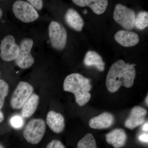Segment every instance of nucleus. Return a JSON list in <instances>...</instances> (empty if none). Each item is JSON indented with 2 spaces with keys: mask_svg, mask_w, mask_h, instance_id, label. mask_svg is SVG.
I'll list each match as a JSON object with an SVG mask.
<instances>
[{
  "mask_svg": "<svg viewBox=\"0 0 148 148\" xmlns=\"http://www.w3.org/2000/svg\"><path fill=\"white\" fill-rule=\"evenodd\" d=\"M135 64L125 63L119 60L111 66L107 74L106 84L110 92H116L121 86L130 88L134 83L136 71Z\"/></svg>",
  "mask_w": 148,
  "mask_h": 148,
  "instance_id": "nucleus-1",
  "label": "nucleus"
},
{
  "mask_svg": "<svg viewBox=\"0 0 148 148\" xmlns=\"http://www.w3.org/2000/svg\"><path fill=\"white\" fill-rule=\"evenodd\" d=\"M63 87L64 91L74 94L76 103L80 106H84L91 98L90 80L81 74L73 73L66 77Z\"/></svg>",
  "mask_w": 148,
  "mask_h": 148,
  "instance_id": "nucleus-2",
  "label": "nucleus"
},
{
  "mask_svg": "<svg viewBox=\"0 0 148 148\" xmlns=\"http://www.w3.org/2000/svg\"><path fill=\"white\" fill-rule=\"evenodd\" d=\"M46 130L45 121L41 119H35L29 122L25 127L23 135L27 142L36 145L40 142Z\"/></svg>",
  "mask_w": 148,
  "mask_h": 148,
  "instance_id": "nucleus-3",
  "label": "nucleus"
},
{
  "mask_svg": "<svg viewBox=\"0 0 148 148\" xmlns=\"http://www.w3.org/2000/svg\"><path fill=\"white\" fill-rule=\"evenodd\" d=\"M135 11L126 6L117 4L115 7L113 12L114 20L118 24L127 30H132L135 27Z\"/></svg>",
  "mask_w": 148,
  "mask_h": 148,
  "instance_id": "nucleus-4",
  "label": "nucleus"
},
{
  "mask_svg": "<svg viewBox=\"0 0 148 148\" xmlns=\"http://www.w3.org/2000/svg\"><path fill=\"white\" fill-rule=\"evenodd\" d=\"M49 36L52 47L57 50H62L67 42V34L65 28L61 24L52 21L49 27Z\"/></svg>",
  "mask_w": 148,
  "mask_h": 148,
  "instance_id": "nucleus-5",
  "label": "nucleus"
},
{
  "mask_svg": "<svg viewBox=\"0 0 148 148\" xmlns=\"http://www.w3.org/2000/svg\"><path fill=\"white\" fill-rule=\"evenodd\" d=\"M34 88L32 85L25 82H20L13 92L10 101V105L13 109L22 108L32 95Z\"/></svg>",
  "mask_w": 148,
  "mask_h": 148,
  "instance_id": "nucleus-6",
  "label": "nucleus"
},
{
  "mask_svg": "<svg viewBox=\"0 0 148 148\" xmlns=\"http://www.w3.org/2000/svg\"><path fill=\"white\" fill-rule=\"evenodd\" d=\"M12 10L16 18L25 23L33 22L39 17L36 9L30 3L24 1H15L12 6Z\"/></svg>",
  "mask_w": 148,
  "mask_h": 148,
  "instance_id": "nucleus-7",
  "label": "nucleus"
},
{
  "mask_svg": "<svg viewBox=\"0 0 148 148\" xmlns=\"http://www.w3.org/2000/svg\"><path fill=\"white\" fill-rule=\"evenodd\" d=\"M33 44V40L29 38L24 39L20 42L19 54L15 60V63L21 69H28L34 63V59L31 54Z\"/></svg>",
  "mask_w": 148,
  "mask_h": 148,
  "instance_id": "nucleus-8",
  "label": "nucleus"
},
{
  "mask_svg": "<svg viewBox=\"0 0 148 148\" xmlns=\"http://www.w3.org/2000/svg\"><path fill=\"white\" fill-rule=\"evenodd\" d=\"M0 50L1 58L3 61L8 62L16 60L19 54V48L15 43L14 37L8 35L2 41Z\"/></svg>",
  "mask_w": 148,
  "mask_h": 148,
  "instance_id": "nucleus-9",
  "label": "nucleus"
},
{
  "mask_svg": "<svg viewBox=\"0 0 148 148\" xmlns=\"http://www.w3.org/2000/svg\"><path fill=\"white\" fill-rule=\"evenodd\" d=\"M147 111L140 106H135L130 111L129 116L125 122V126L130 130L143 124L145 119Z\"/></svg>",
  "mask_w": 148,
  "mask_h": 148,
  "instance_id": "nucleus-10",
  "label": "nucleus"
},
{
  "mask_svg": "<svg viewBox=\"0 0 148 148\" xmlns=\"http://www.w3.org/2000/svg\"><path fill=\"white\" fill-rule=\"evenodd\" d=\"M114 39L119 45L126 47L136 45L140 40L136 33L127 30H120L117 32L114 35Z\"/></svg>",
  "mask_w": 148,
  "mask_h": 148,
  "instance_id": "nucleus-11",
  "label": "nucleus"
},
{
  "mask_svg": "<svg viewBox=\"0 0 148 148\" xmlns=\"http://www.w3.org/2000/svg\"><path fill=\"white\" fill-rule=\"evenodd\" d=\"M114 122V117L110 113L105 112L90 120V128L95 129H107L111 127Z\"/></svg>",
  "mask_w": 148,
  "mask_h": 148,
  "instance_id": "nucleus-12",
  "label": "nucleus"
},
{
  "mask_svg": "<svg viewBox=\"0 0 148 148\" xmlns=\"http://www.w3.org/2000/svg\"><path fill=\"white\" fill-rule=\"evenodd\" d=\"M46 122L52 131L56 133L63 132L65 127L64 116L59 113L50 111L47 114Z\"/></svg>",
  "mask_w": 148,
  "mask_h": 148,
  "instance_id": "nucleus-13",
  "label": "nucleus"
},
{
  "mask_svg": "<svg viewBox=\"0 0 148 148\" xmlns=\"http://www.w3.org/2000/svg\"><path fill=\"white\" fill-rule=\"evenodd\" d=\"M72 1L81 7H88L98 15L104 13L108 4L107 0H73Z\"/></svg>",
  "mask_w": 148,
  "mask_h": 148,
  "instance_id": "nucleus-14",
  "label": "nucleus"
},
{
  "mask_svg": "<svg viewBox=\"0 0 148 148\" xmlns=\"http://www.w3.org/2000/svg\"><path fill=\"white\" fill-rule=\"evenodd\" d=\"M127 140V135L124 130L116 128L106 135L107 143L115 148L122 147L125 145Z\"/></svg>",
  "mask_w": 148,
  "mask_h": 148,
  "instance_id": "nucleus-15",
  "label": "nucleus"
},
{
  "mask_svg": "<svg viewBox=\"0 0 148 148\" xmlns=\"http://www.w3.org/2000/svg\"><path fill=\"white\" fill-rule=\"evenodd\" d=\"M66 24L77 32H81L84 26V21L79 14L73 8H69L65 15Z\"/></svg>",
  "mask_w": 148,
  "mask_h": 148,
  "instance_id": "nucleus-16",
  "label": "nucleus"
},
{
  "mask_svg": "<svg viewBox=\"0 0 148 148\" xmlns=\"http://www.w3.org/2000/svg\"><path fill=\"white\" fill-rule=\"evenodd\" d=\"M84 64L87 67H94L99 71L105 70V63L100 54L94 51H88L85 55Z\"/></svg>",
  "mask_w": 148,
  "mask_h": 148,
  "instance_id": "nucleus-17",
  "label": "nucleus"
},
{
  "mask_svg": "<svg viewBox=\"0 0 148 148\" xmlns=\"http://www.w3.org/2000/svg\"><path fill=\"white\" fill-rule=\"evenodd\" d=\"M39 102V97L34 93L30 96L22 107L21 115L24 118L32 116L36 110Z\"/></svg>",
  "mask_w": 148,
  "mask_h": 148,
  "instance_id": "nucleus-18",
  "label": "nucleus"
},
{
  "mask_svg": "<svg viewBox=\"0 0 148 148\" xmlns=\"http://www.w3.org/2000/svg\"><path fill=\"white\" fill-rule=\"evenodd\" d=\"M148 26V13L146 11H140L135 16L134 27L140 30H143Z\"/></svg>",
  "mask_w": 148,
  "mask_h": 148,
  "instance_id": "nucleus-19",
  "label": "nucleus"
},
{
  "mask_svg": "<svg viewBox=\"0 0 148 148\" xmlns=\"http://www.w3.org/2000/svg\"><path fill=\"white\" fill-rule=\"evenodd\" d=\"M77 148H97L93 135L91 133L86 134L79 141Z\"/></svg>",
  "mask_w": 148,
  "mask_h": 148,
  "instance_id": "nucleus-20",
  "label": "nucleus"
},
{
  "mask_svg": "<svg viewBox=\"0 0 148 148\" xmlns=\"http://www.w3.org/2000/svg\"><path fill=\"white\" fill-rule=\"evenodd\" d=\"M8 84L4 80L0 79V109L3 108L5 100L9 92Z\"/></svg>",
  "mask_w": 148,
  "mask_h": 148,
  "instance_id": "nucleus-21",
  "label": "nucleus"
},
{
  "mask_svg": "<svg viewBox=\"0 0 148 148\" xmlns=\"http://www.w3.org/2000/svg\"><path fill=\"white\" fill-rule=\"evenodd\" d=\"M10 124L14 128L18 129L23 126L24 121L21 116H14L10 119Z\"/></svg>",
  "mask_w": 148,
  "mask_h": 148,
  "instance_id": "nucleus-22",
  "label": "nucleus"
},
{
  "mask_svg": "<svg viewBox=\"0 0 148 148\" xmlns=\"http://www.w3.org/2000/svg\"><path fill=\"white\" fill-rule=\"evenodd\" d=\"M46 148H66L63 143L58 140H53L48 144Z\"/></svg>",
  "mask_w": 148,
  "mask_h": 148,
  "instance_id": "nucleus-23",
  "label": "nucleus"
},
{
  "mask_svg": "<svg viewBox=\"0 0 148 148\" xmlns=\"http://www.w3.org/2000/svg\"><path fill=\"white\" fill-rule=\"evenodd\" d=\"M34 8L38 10H40L42 8L43 5L42 1L40 0H29L28 1Z\"/></svg>",
  "mask_w": 148,
  "mask_h": 148,
  "instance_id": "nucleus-24",
  "label": "nucleus"
},
{
  "mask_svg": "<svg viewBox=\"0 0 148 148\" xmlns=\"http://www.w3.org/2000/svg\"><path fill=\"white\" fill-rule=\"evenodd\" d=\"M139 140L142 142L145 143H148V135L146 133H144L140 135L139 137Z\"/></svg>",
  "mask_w": 148,
  "mask_h": 148,
  "instance_id": "nucleus-25",
  "label": "nucleus"
},
{
  "mask_svg": "<svg viewBox=\"0 0 148 148\" xmlns=\"http://www.w3.org/2000/svg\"><path fill=\"white\" fill-rule=\"evenodd\" d=\"M142 129L143 131H148V122L146 123L145 124L143 125Z\"/></svg>",
  "mask_w": 148,
  "mask_h": 148,
  "instance_id": "nucleus-26",
  "label": "nucleus"
},
{
  "mask_svg": "<svg viewBox=\"0 0 148 148\" xmlns=\"http://www.w3.org/2000/svg\"><path fill=\"white\" fill-rule=\"evenodd\" d=\"M4 119V117L3 114V113L0 110V123L3 121Z\"/></svg>",
  "mask_w": 148,
  "mask_h": 148,
  "instance_id": "nucleus-27",
  "label": "nucleus"
},
{
  "mask_svg": "<svg viewBox=\"0 0 148 148\" xmlns=\"http://www.w3.org/2000/svg\"><path fill=\"white\" fill-rule=\"evenodd\" d=\"M82 13H83L84 14H87L88 13L87 10H86V9L84 10H83Z\"/></svg>",
  "mask_w": 148,
  "mask_h": 148,
  "instance_id": "nucleus-28",
  "label": "nucleus"
},
{
  "mask_svg": "<svg viewBox=\"0 0 148 148\" xmlns=\"http://www.w3.org/2000/svg\"><path fill=\"white\" fill-rule=\"evenodd\" d=\"M3 15V12L2 10H1V8H0V19L1 18L2 16Z\"/></svg>",
  "mask_w": 148,
  "mask_h": 148,
  "instance_id": "nucleus-29",
  "label": "nucleus"
},
{
  "mask_svg": "<svg viewBox=\"0 0 148 148\" xmlns=\"http://www.w3.org/2000/svg\"><path fill=\"white\" fill-rule=\"evenodd\" d=\"M148 95H147V97H146V103L147 104V106H148Z\"/></svg>",
  "mask_w": 148,
  "mask_h": 148,
  "instance_id": "nucleus-30",
  "label": "nucleus"
},
{
  "mask_svg": "<svg viewBox=\"0 0 148 148\" xmlns=\"http://www.w3.org/2000/svg\"><path fill=\"white\" fill-rule=\"evenodd\" d=\"M0 148H4V147H3V146L2 145H1V144H0Z\"/></svg>",
  "mask_w": 148,
  "mask_h": 148,
  "instance_id": "nucleus-31",
  "label": "nucleus"
}]
</instances>
